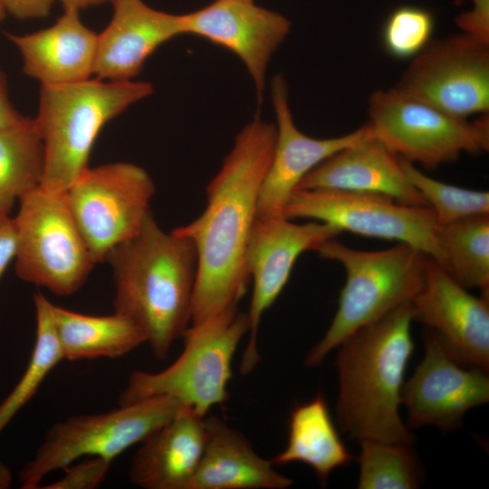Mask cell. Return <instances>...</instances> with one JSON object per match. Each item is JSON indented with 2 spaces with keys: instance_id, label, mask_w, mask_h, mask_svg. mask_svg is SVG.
<instances>
[{
  "instance_id": "1",
  "label": "cell",
  "mask_w": 489,
  "mask_h": 489,
  "mask_svg": "<svg viewBox=\"0 0 489 489\" xmlns=\"http://www.w3.org/2000/svg\"><path fill=\"white\" fill-rule=\"evenodd\" d=\"M276 135V125L258 117L245 125L206 187L204 211L173 229L192 241L197 255L191 324L237 308L248 289L246 250Z\"/></svg>"
},
{
  "instance_id": "2",
  "label": "cell",
  "mask_w": 489,
  "mask_h": 489,
  "mask_svg": "<svg viewBox=\"0 0 489 489\" xmlns=\"http://www.w3.org/2000/svg\"><path fill=\"white\" fill-rule=\"evenodd\" d=\"M114 282V312L144 333L157 359L166 360L191 323L197 273L192 241L164 231L152 214L130 239L106 257Z\"/></svg>"
},
{
  "instance_id": "3",
  "label": "cell",
  "mask_w": 489,
  "mask_h": 489,
  "mask_svg": "<svg viewBox=\"0 0 489 489\" xmlns=\"http://www.w3.org/2000/svg\"><path fill=\"white\" fill-rule=\"evenodd\" d=\"M412 321L408 302L358 329L338 346L336 415L350 439L415 442L399 414L405 372L414 351Z\"/></svg>"
},
{
  "instance_id": "4",
  "label": "cell",
  "mask_w": 489,
  "mask_h": 489,
  "mask_svg": "<svg viewBox=\"0 0 489 489\" xmlns=\"http://www.w3.org/2000/svg\"><path fill=\"white\" fill-rule=\"evenodd\" d=\"M152 92L148 82L96 77L68 84L41 85L34 120L44 149L42 186L66 191L90 167L91 152L101 129Z\"/></svg>"
},
{
  "instance_id": "5",
  "label": "cell",
  "mask_w": 489,
  "mask_h": 489,
  "mask_svg": "<svg viewBox=\"0 0 489 489\" xmlns=\"http://www.w3.org/2000/svg\"><path fill=\"white\" fill-rule=\"evenodd\" d=\"M321 258L342 264L346 281L336 313L321 340L306 356L320 365L352 332L411 302L421 287L427 255L407 244L379 251L350 248L336 237L315 249Z\"/></svg>"
},
{
  "instance_id": "6",
  "label": "cell",
  "mask_w": 489,
  "mask_h": 489,
  "mask_svg": "<svg viewBox=\"0 0 489 489\" xmlns=\"http://www.w3.org/2000/svg\"><path fill=\"white\" fill-rule=\"evenodd\" d=\"M248 332L247 313L238 307L191 324L181 337L184 347L177 359L158 372L134 370L119 405L165 396L206 417L227 400L233 359Z\"/></svg>"
},
{
  "instance_id": "7",
  "label": "cell",
  "mask_w": 489,
  "mask_h": 489,
  "mask_svg": "<svg viewBox=\"0 0 489 489\" xmlns=\"http://www.w3.org/2000/svg\"><path fill=\"white\" fill-rule=\"evenodd\" d=\"M14 272L22 281L70 296L97 264L71 211L66 191L40 186L18 202Z\"/></svg>"
},
{
  "instance_id": "8",
  "label": "cell",
  "mask_w": 489,
  "mask_h": 489,
  "mask_svg": "<svg viewBox=\"0 0 489 489\" xmlns=\"http://www.w3.org/2000/svg\"><path fill=\"white\" fill-rule=\"evenodd\" d=\"M180 407L169 397H153L119 405L107 412L76 415L56 422L20 470L21 488H40L48 475L83 457L113 462L170 420Z\"/></svg>"
},
{
  "instance_id": "9",
  "label": "cell",
  "mask_w": 489,
  "mask_h": 489,
  "mask_svg": "<svg viewBox=\"0 0 489 489\" xmlns=\"http://www.w3.org/2000/svg\"><path fill=\"white\" fill-rule=\"evenodd\" d=\"M368 113L374 138L393 153L426 168L489 149V112L470 122L404 94L395 88L374 91Z\"/></svg>"
},
{
  "instance_id": "10",
  "label": "cell",
  "mask_w": 489,
  "mask_h": 489,
  "mask_svg": "<svg viewBox=\"0 0 489 489\" xmlns=\"http://www.w3.org/2000/svg\"><path fill=\"white\" fill-rule=\"evenodd\" d=\"M156 186L130 162L89 167L66 190L73 217L95 260L139 233L151 215Z\"/></svg>"
},
{
  "instance_id": "11",
  "label": "cell",
  "mask_w": 489,
  "mask_h": 489,
  "mask_svg": "<svg viewBox=\"0 0 489 489\" xmlns=\"http://www.w3.org/2000/svg\"><path fill=\"white\" fill-rule=\"evenodd\" d=\"M283 216L289 219H313L340 232L396 240L418 249L445 269V258L436 239L437 224L429 206L403 205L376 193L296 189Z\"/></svg>"
},
{
  "instance_id": "12",
  "label": "cell",
  "mask_w": 489,
  "mask_h": 489,
  "mask_svg": "<svg viewBox=\"0 0 489 489\" xmlns=\"http://www.w3.org/2000/svg\"><path fill=\"white\" fill-rule=\"evenodd\" d=\"M448 114L489 112V45L463 33L431 40L393 87Z\"/></svg>"
},
{
  "instance_id": "13",
  "label": "cell",
  "mask_w": 489,
  "mask_h": 489,
  "mask_svg": "<svg viewBox=\"0 0 489 489\" xmlns=\"http://www.w3.org/2000/svg\"><path fill=\"white\" fill-rule=\"evenodd\" d=\"M340 233L320 221L296 224L283 216H256L245 258L253 293L246 312L249 338L240 363L243 375L252 372L259 362L257 333L261 319L287 283L297 258Z\"/></svg>"
},
{
  "instance_id": "14",
  "label": "cell",
  "mask_w": 489,
  "mask_h": 489,
  "mask_svg": "<svg viewBox=\"0 0 489 489\" xmlns=\"http://www.w3.org/2000/svg\"><path fill=\"white\" fill-rule=\"evenodd\" d=\"M425 354L404 382L401 404L408 427L433 425L442 431L456 429L465 413L489 400L487 370L455 360L437 337L425 329Z\"/></svg>"
},
{
  "instance_id": "15",
  "label": "cell",
  "mask_w": 489,
  "mask_h": 489,
  "mask_svg": "<svg viewBox=\"0 0 489 489\" xmlns=\"http://www.w3.org/2000/svg\"><path fill=\"white\" fill-rule=\"evenodd\" d=\"M410 304L413 321L432 331L455 360L488 370V296L469 293L427 257L421 287Z\"/></svg>"
},
{
  "instance_id": "16",
  "label": "cell",
  "mask_w": 489,
  "mask_h": 489,
  "mask_svg": "<svg viewBox=\"0 0 489 489\" xmlns=\"http://www.w3.org/2000/svg\"><path fill=\"white\" fill-rule=\"evenodd\" d=\"M183 34H193L235 53L253 79L258 101L263 98L271 57L284 41L291 23L253 0H216L181 14Z\"/></svg>"
},
{
  "instance_id": "17",
  "label": "cell",
  "mask_w": 489,
  "mask_h": 489,
  "mask_svg": "<svg viewBox=\"0 0 489 489\" xmlns=\"http://www.w3.org/2000/svg\"><path fill=\"white\" fill-rule=\"evenodd\" d=\"M271 97L277 135L272 161L259 195V216H283L292 194L312 169L342 149L372 135L367 123L340 137H309L293 121L288 88L283 76L277 75L273 79Z\"/></svg>"
},
{
  "instance_id": "18",
  "label": "cell",
  "mask_w": 489,
  "mask_h": 489,
  "mask_svg": "<svg viewBox=\"0 0 489 489\" xmlns=\"http://www.w3.org/2000/svg\"><path fill=\"white\" fill-rule=\"evenodd\" d=\"M113 14L98 34L96 78L131 81L163 43L183 34L181 14L165 13L143 0H110Z\"/></svg>"
},
{
  "instance_id": "19",
  "label": "cell",
  "mask_w": 489,
  "mask_h": 489,
  "mask_svg": "<svg viewBox=\"0 0 489 489\" xmlns=\"http://www.w3.org/2000/svg\"><path fill=\"white\" fill-rule=\"evenodd\" d=\"M297 189L376 193L403 205L428 206L407 177L399 157L372 135L326 158Z\"/></svg>"
},
{
  "instance_id": "20",
  "label": "cell",
  "mask_w": 489,
  "mask_h": 489,
  "mask_svg": "<svg viewBox=\"0 0 489 489\" xmlns=\"http://www.w3.org/2000/svg\"><path fill=\"white\" fill-rule=\"evenodd\" d=\"M206 440V417L181 406L134 454L130 482L144 489H189Z\"/></svg>"
},
{
  "instance_id": "21",
  "label": "cell",
  "mask_w": 489,
  "mask_h": 489,
  "mask_svg": "<svg viewBox=\"0 0 489 489\" xmlns=\"http://www.w3.org/2000/svg\"><path fill=\"white\" fill-rule=\"evenodd\" d=\"M6 36L21 53L24 72L41 85L73 83L94 75L98 34L81 21L77 10L64 9L48 28Z\"/></svg>"
},
{
  "instance_id": "22",
  "label": "cell",
  "mask_w": 489,
  "mask_h": 489,
  "mask_svg": "<svg viewBox=\"0 0 489 489\" xmlns=\"http://www.w3.org/2000/svg\"><path fill=\"white\" fill-rule=\"evenodd\" d=\"M206 445L189 489H286L292 484L223 419L206 417Z\"/></svg>"
},
{
  "instance_id": "23",
  "label": "cell",
  "mask_w": 489,
  "mask_h": 489,
  "mask_svg": "<svg viewBox=\"0 0 489 489\" xmlns=\"http://www.w3.org/2000/svg\"><path fill=\"white\" fill-rule=\"evenodd\" d=\"M353 458L332 421L325 398L317 394L292 409L286 446L271 461L273 465H307L324 486L335 469L346 466Z\"/></svg>"
},
{
  "instance_id": "24",
  "label": "cell",
  "mask_w": 489,
  "mask_h": 489,
  "mask_svg": "<svg viewBox=\"0 0 489 489\" xmlns=\"http://www.w3.org/2000/svg\"><path fill=\"white\" fill-rule=\"evenodd\" d=\"M53 316L64 360L115 359L146 343L142 331L127 317L89 315L53 303Z\"/></svg>"
},
{
  "instance_id": "25",
  "label": "cell",
  "mask_w": 489,
  "mask_h": 489,
  "mask_svg": "<svg viewBox=\"0 0 489 489\" xmlns=\"http://www.w3.org/2000/svg\"><path fill=\"white\" fill-rule=\"evenodd\" d=\"M43 174V144L34 118L0 129V216L42 186Z\"/></svg>"
},
{
  "instance_id": "26",
  "label": "cell",
  "mask_w": 489,
  "mask_h": 489,
  "mask_svg": "<svg viewBox=\"0 0 489 489\" xmlns=\"http://www.w3.org/2000/svg\"><path fill=\"white\" fill-rule=\"evenodd\" d=\"M436 239L445 270L465 289L489 290V214L475 215L438 225Z\"/></svg>"
},
{
  "instance_id": "27",
  "label": "cell",
  "mask_w": 489,
  "mask_h": 489,
  "mask_svg": "<svg viewBox=\"0 0 489 489\" xmlns=\"http://www.w3.org/2000/svg\"><path fill=\"white\" fill-rule=\"evenodd\" d=\"M36 331L26 369L0 403V434L34 397L50 372L64 360L53 316V303L40 292L34 294Z\"/></svg>"
},
{
  "instance_id": "28",
  "label": "cell",
  "mask_w": 489,
  "mask_h": 489,
  "mask_svg": "<svg viewBox=\"0 0 489 489\" xmlns=\"http://www.w3.org/2000/svg\"><path fill=\"white\" fill-rule=\"evenodd\" d=\"M360 489H416L425 472L412 444L373 439L359 442Z\"/></svg>"
},
{
  "instance_id": "29",
  "label": "cell",
  "mask_w": 489,
  "mask_h": 489,
  "mask_svg": "<svg viewBox=\"0 0 489 489\" xmlns=\"http://www.w3.org/2000/svg\"><path fill=\"white\" fill-rule=\"evenodd\" d=\"M399 158L407 177L431 208L438 225L489 214L487 191L466 189L438 181L425 175L413 163Z\"/></svg>"
},
{
  "instance_id": "30",
  "label": "cell",
  "mask_w": 489,
  "mask_h": 489,
  "mask_svg": "<svg viewBox=\"0 0 489 489\" xmlns=\"http://www.w3.org/2000/svg\"><path fill=\"white\" fill-rule=\"evenodd\" d=\"M434 28L435 18L429 10L415 5L397 7L382 28L384 48L396 58H413L431 41Z\"/></svg>"
},
{
  "instance_id": "31",
  "label": "cell",
  "mask_w": 489,
  "mask_h": 489,
  "mask_svg": "<svg viewBox=\"0 0 489 489\" xmlns=\"http://www.w3.org/2000/svg\"><path fill=\"white\" fill-rule=\"evenodd\" d=\"M111 465V461L101 457H83L64 467L58 480L41 488L94 489L106 479Z\"/></svg>"
},
{
  "instance_id": "32",
  "label": "cell",
  "mask_w": 489,
  "mask_h": 489,
  "mask_svg": "<svg viewBox=\"0 0 489 489\" xmlns=\"http://www.w3.org/2000/svg\"><path fill=\"white\" fill-rule=\"evenodd\" d=\"M472 10L455 17L461 33L489 45V0H472Z\"/></svg>"
},
{
  "instance_id": "33",
  "label": "cell",
  "mask_w": 489,
  "mask_h": 489,
  "mask_svg": "<svg viewBox=\"0 0 489 489\" xmlns=\"http://www.w3.org/2000/svg\"><path fill=\"white\" fill-rule=\"evenodd\" d=\"M54 0H0L6 14L18 19H36L47 16Z\"/></svg>"
},
{
  "instance_id": "34",
  "label": "cell",
  "mask_w": 489,
  "mask_h": 489,
  "mask_svg": "<svg viewBox=\"0 0 489 489\" xmlns=\"http://www.w3.org/2000/svg\"><path fill=\"white\" fill-rule=\"evenodd\" d=\"M16 254V232L14 218L0 216V280Z\"/></svg>"
},
{
  "instance_id": "35",
  "label": "cell",
  "mask_w": 489,
  "mask_h": 489,
  "mask_svg": "<svg viewBox=\"0 0 489 489\" xmlns=\"http://www.w3.org/2000/svg\"><path fill=\"white\" fill-rule=\"evenodd\" d=\"M23 118L12 104L5 77L0 69V129L11 126Z\"/></svg>"
},
{
  "instance_id": "36",
  "label": "cell",
  "mask_w": 489,
  "mask_h": 489,
  "mask_svg": "<svg viewBox=\"0 0 489 489\" xmlns=\"http://www.w3.org/2000/svg\"><path fill=\"white\" fill-rule=\"evenodd\" d=\"M110 1V0H60L63 9H74L77 11Z\"/></svg>"
},
{
  "instance_id": "37",
  "label": "cell",
  "mask_w": 489,
  "mask_h": 489,
  "mask_svg": "<svg viewBox=\"0 0 489 489\" xmlns=\"http://www.w3.org/2000/svg\"><path fill=\"white\" fill-rule=\"evenodd\" d=\"M13 482V474L10 468L0 461V489L11 487Z\"/></svg>"
},
{
  "instance_id": "38",
  "label": "cell",
  "mask_w": 489,
  "mask_h": 489,
  "mask_svg": "<svg viewBox=\"0 0 489 489\" xmlns=\"http://www.w3.org/2000/svg\"><path fill=\"white\" fill-rule=\"evenodd\" d=\"M6 14V12L5 8L3 7L2 4L0 3V23L5 19Z\"/></svg>"
}]
</instances>
